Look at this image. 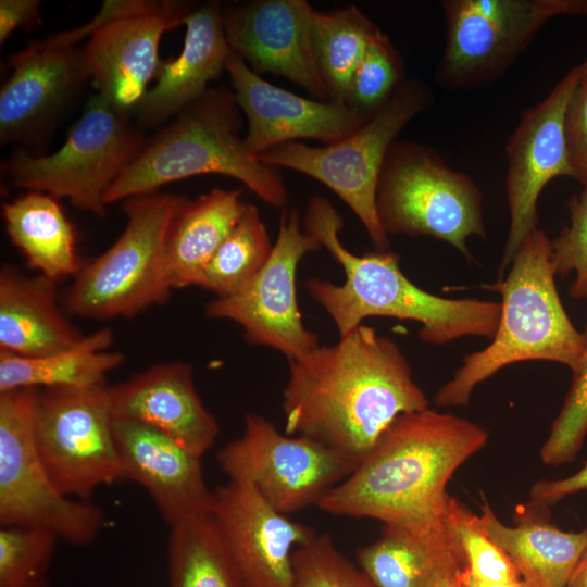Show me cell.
<instances>
[{
	"mask_svg": "<svg viewBox=\"0 0 587 587\" xmlns=\"http://www.w3.org/2000/svg\"><path fill=\"white\" fill-rule=\"evenodd\" d=\"M198 5L177 0H107L86 24L52 34L53 46L80 47L93 88L120 112L133 113L155 78L163 34Z\"/></svg>",
	"mask_w": 587,
	"mask_h": 587,
	"instance_id": "10",
	"label": "cell"
},
{
	"mask_svg": "<svg viewBox=\"0 0 587 587\" xmlns=\"http://www.w3.org/2000/svg\"><path fill=\"white\" fill-rule=\"evenodd\" d=\"M314 8L305 0H253L222 5L228 46L261 75L272 73L329 101L311 41Z\"/></svg>",
	"mask_w": 587,
	"mask_h": 587,
	"instance_id": "19",
	"label": "cell"
},
{
	"mask_svg": "<svg viewBox=\"0 0 587 587\" xmlns=\"http://www.w3.org/2000/svg\"><path fill=\"white\" fill-rule=\"evenodd\" d=\"M487 440L483 427L452 413L428 407L402 414L316 507L419 534L444 533L451 499L447 484Z\"/></svg>",
	"mask_w": 587,
	"mask_h": 587,
	"instance_id": "2",
	"label": "cell"
},
{
	"mask_svg": "<svg viewBox=\"0 0 587 587\" xmlns=\"http://www.w3.org/2000/svg\"><path fill=\"white\" fill-rule=\"evenodd\" d=\"M182 52L161 61L155 84L148 89L135 109V122L145 130L158 128L198 100L225 71L230 53L223 20L222 4L208 1L198 4L185 18Z\"/></svg>",
	"mask_w": 587,
	"mask_h": 587,
	"instance_id": "23",
	"label": "cell"
},
{
	"mask_svg": "<svg viewBox=\"0 0 587 587\" xmlns=\"http://www.w3.org/2000/svg\"><path fill=\"white\" fill-rule=\"evenodd\" d=\"M242 189L213 188L184 197L166 232L164 266L171 289L196 286L215 251L236 225L246 202Z\"/></svg>",
	"mask_w": 587,
	"mask_h": 587,
	"instance_id": "27",
	"label": "cell"
},
{
	"mask_svg": "<svg viewBox=\"0 0 587 587\" xmlns=\"http://www.w3.org/2000/svg\"><path fill=\"white\" fill-rule=\"evenodd\" d=\"M580 75L573 67L535 107L522 115L505 151V180L510 226L499 264L501 279L524 239L538 228V198L558 176L574 178L565 137V114Z\"/></svg>",
	"mask_w": 587,
	"mask_h": 587,
	"instance_id": "16",
	"label": "cell"
},
{
	"mask_svg": "<svg viewBox=\"0 0 587 587\" xmlns=\"http://www.w3.org/2000/svg\"><path fill=\"white\" fill-rule=\"evenodd\" d=\"M113 435L121 480L145 488L170 527L212 513L214 491L205 483L201 457L135 420L113 417Z\"/></svg>",
	"mask_w": 587,
	"mask_h": 587,
	"instance_id": "21",
	"label": "cell"
},
{
	"mask_svg": "<svg viewBox=\"0 0 587 587\" xmlns=\"http://www.w3.org/2000/svg\"><path fill=\"white\" fill-rule=\"evenodd\" d=\"M272 249L259 209L246 202L236 225L201 272L196 286L213 292L215 298L232 296L263 267Z\"/></svg>",
	"mask_w": 587,
	"mask_h": 587,
	"instance_id": "32",
	"label": "cell"
},
{
	"mask_svg": "<svg viewBox=\"0 0 587 587\" xmlns=\"http://www.w3.org/2000/svg\"><path fill=\"white\" fill-rule=\"evenodd\" d=\"M216 460L229 479L250 484L286 515L316 505L359 464L311 438L284 434L252 413L245 415L242 435L223 446Z\"/></svg>",
	"mask_w": 587,
	"mask_h": 587,
	"instance_id": "14",
	"label": "cell"
},
{
	"mask_svg": "<svg viewBox=\"0 0 587 587\" xmlns=\"http://www.w3.org/2000/svg\"><path fill=\"white\" fill-rule=\"evenodd\" d=\"M302 225L344 271L345 280L339 285L319 278L304 283L339 336L367 317L385 316L420 323L419 337L435 346L467 336L492 339L501 314L500 302L449 299L425 291L402 273L399 255L390 250L352 253L339 238L344 221L325 197L310 198Z\"/></svg>",
	"mask_w": 587,
	"mask_h": 587,
	"instance_id": "3",
	"label": "cell"
},
{
	"mask_svg": "<svg viewBox=\"0 0 587 587\" xmlns=\"http://www.w3.org/2000/svg\"><path fill=\"white\" fill-rule=\"evenodd\" d=\"M170 528V587H243L212 513Z\"/></svg>",
	"mask_w": 587,
	"mask_h": 587,
	"instance_id": "30",
	"label": "cell"
},
{
	"mask_svg": "<svg viewBox=\"0 0 587 587\" xmlns=\"http://www.w3.org/2000/svg\"><path fill=\"white\" fill-rule=\"evenodd\" d=\"M433 101L426 83L405 78L380 111L340 141L317 147L290 141L258 158L266 165L296 171L325 185L355 214L375 248L388 251L389 236L376 212L378 177L400 132Z\"/></svg>",
	"mask_w": 587,
	"mask_h": 587,
	"instance_id": "8",
	"label": "cell"
},
{
	"mask_svg": "<svg viewBox=\"0 0 587 587\" xmlns=\"http://www.w3.org/2000/svg\"><path fill=\"white\" fill-rule=\"evenodd\" d=\"M404 79L401 53L379 29L353 73L346 103L372 117L388 103Z\"/></svg>",
	"mask_w": 587,
	"mask_h": 587,
	"instance_id": "34",
	"label": "cell"
},
{
	"mask_svg": "<svg viewBox=\"0 0 587 587\" xmlns=\"http://www.w3.org/2000/svg\"><path fill=\"white\" fill-rule=\"evenodd\" d=\"M36 389L0 394V524L43 528L76 547L103 528V511L89 500L61 494L34 445Z\"/></svg>",
	"mask_w": 587,
	"mask_h": 587,
	"instance_id": "12",
	"label": "cell"
},
{
	"mask_svg": "<svg viewBox=\"0 0 587 587\" xmlns=\"http://www.w3.org/2000/svg\"><path fill=\"white\" fill-rule=\"evenodd\" d=\"M446 45L436 84L486 86L514 63L540 28L561 15H587V0H445Z\"/></svg>",
	"mask_w": 587,
	"mask_h": 587,
	"instance_id": "11",
	"label": "cell"
},
{
	"mask_svg": "<svg viewBox=\"0 0 587 587\" xmlns=\"http://www.w3.org/2000/svg\"><path fill=\"white\" fill-rule=\"evenodd\" d=\"M569 201L570 224L551 240V261L555 275L574 272L570 297L587 300V184Z\"/></svg>",
	"mask_w": 587,
	"mask_h": 587,
	"instance_id": "38",
	"label": "cell"
},
{
	"mask_svg": "<svg viewBox=\"0 0 587 587\" xmlns=\"http://www.w3.org/2000/svg\"><path fill=\"white\" fill-rule=\"evenodd\" d=\"M225 72L236 103L247 118L245 146L257 157L297 139L335 143L371 118L344 102L308 99L274 86L234 51L227 58Z\"/></svg>",
	"mask_w": 587,
	"mask_h": 587,
	"instance_id": "20",
	"label": "cell"
},
{
	"mask_svg": "<svg viewBox=\"0 0 587 587\" xmlns=\"http://www.w3.org/2000/svg\"><path fill=\"white\" fill-rule=\"evenodd\" d=\"M184 197L154 191L123 201L126 225L102 254L85 263L65 296L67 310L92 320L132 317L171 295L164 241Z\"/></svg>",
	"mask_w": 587,
	"mask_h": 587,
	"instance_id": "7",
	"label": "cell"
},
{
	"mask_svg": "<svg viewBox=\"0 0 587 587\" xmlns=\"http://www.w3.org/2000/svg\"><path fill=\"white\" fill-rule=\"evenodd\" d=\"M0 89V145H42L84 93L90 75L80 48L33 41L9 57Z\"/></svg>",
	"mask_w": 587,
	"mask_h": 587,
	"instance_id": "17",
	"label": "cell"
},
{
	"mask_svg": "<svg viewBox=\"0 0 587 587\" xmlns=\"http://www.w3.org/2000/svg\"><path fill=\"white\" fill-rule=\"evenodd\" d=\"M448 521L438 534L384 525L375 541L358 550L359 569L373 587H437L465 567L449 514Z\"/></svg>",
	"mask_w": 587,
	"mask_h": 587,
	"instance_id": "25",
	"label": "cell"
},
{
	"mask_svg": "<svg viewBox=\"0 0 587 587\" xmlns=\"http://www.w3.org/2000/svg\"><path fill=\"white\" fill-rule=\"evenodd\" d=\"M147 139L132 116L95 93L59 150L36 155L18 148L2 163L1 171L15 187L65 198L77 209L103 217L108 213L107 191L138 157Z\"/></svg>",
	"mask_w": 587,
	"mask_h": 587,
	"instance_id": "6",
	"label": "cell"
},
{
	"mask_svg": "<svg viewBox=\"0 0 587 587\" xmlns=\"http://www.w3.org/2000/svg\"><path fill=\"white\" fill-rule=\"evenodd\" d=\"M455 579H457V576H454L452 578L445 579L437 587H457Z\"/></svg>",
	"mask_w": 587,
	"mask_h": 587,
	"instance_id": "44",
	"label": "cell"
},
{
	"mask_svg": "<svg viewBox=\"0 0 587 587\" xmlns=\"http://www.w3.org/2000/svg\"><path fill=\"white\" fill-rule=\"evenodd\" d=\"M586 346L564 403L552 423L540 449V459L548 465L573 461L587 436V324L584 332Z\"/></svg>",
	"mask_w": 587,
	"mask_h": 587,
	"instance_id": "36",
	"label": "cell"
},
{
	"mask_svg": "<svg viewBox=\"0 0 587 587\" xmlns=\"http://www.w3.org/2000/svg\"><path fill=\"white\" fill-rule=\"evenodd\" d=\"M566 587H587V547L574 566Z\"/></svg>",
	"mask_w": 587,
	"mask_h": 587,
	"instance_id": "43",
	"label": "cell"
},
{
	"mask_svg": "<svg viewBox=\"0 0 587 587\" xmlns=\"http://www.w3.org/2000/svg\"><path fill=\"white\" fill-rule=\"evenodd\" d=\"M213 491L212 515L243 587H292L294 553L316 533L277 511L248 483L229 479Z\"/></svg>",
	"mask_w": 587,
	"mask_h": 587,
	"instance_id": "18",
	"label": "cell"
},
{
	"mask_svg": "<svg viewBox=\"0 0 587 587\" xmlns=\"http://www.w3.org/2000/svg\"><path fill=\"white\" fill-rule=\"evenodd\" d=\"M480 524L487 536L508 555L528 587H566L569 577L587 547V526L565 532L547 515L522 511L515 526H508L484 499Z\"/></svg>",
	"mask_w": 587,
	"mask_h": 587,
	"instance_id": "26",
	"label": "cell"
},
{
	"mask_svg": "<svg viewBox=\"0 0 587 587\" xmlns=\"http://www.w3.org/2000/svg\"><path fill=\"white\" fill-rule=\"evenodd\" d=\"M60 538L23 526L0 528V587H50L49 569Z\"/></svg>",
	"mask_w": 587,
	"mask_h": 587,
	"instance_id": "33",
	"label": "cell"
},
{
	"mask_svg": "<svg viewBox=\"0 0 587 587\" xmlns=\"http://www.w3.org/2000/svg\"><path fill=\"white\" fill-rule=\"evenodd\" d=\"M587 490V461L576 473L559 479H541L529 491L533 504L547 508L567 496Z\"/></svg>",
	"mask_w": 587,
	"mask_h": 587,
	"instance_id": "41",
	"label": "cell"
},
{
	"mask_svg": "<svg viewBox=\"0 0 587 587\" xmlns=\"http://www.w3.org/2000/svg\"><path fill=\"white\" fill-rule=\"evenodd\" d=\"M2 217L12 243L38 274L57 283L74 278L85 264L75 228L57 198L27 191L2 204Z\"/></svg>",
	"mask_w": 587,
	"mask_h": 587,
	"instance_id": "28",
	"label": "cell"
},
{
	"mask_svg": "<svg viewBox=\"0 0 587 587\" xmlns=\"http://www.w3.org/2000/svg\"><path fill=\"white\" fill-rule=\"evenodd\" d=\"M110 400L113 417L153 426L199 457L218 436V424L196 389L192 367L183 361L154 364L110 386Z\"/></svg>",
	"mask_w": 587,
	"mask_h": 587,
	"instance_id": "22",
	"label": "cell"
},
{
	"mask_svg": "<svg viewBox=\"0 0 587 587\" xmlns=\"http://www.w3.org/2000/svg\"><path fill=\"white\" fill-rule=\"evenodd\" d=\"M507 275L492 288L501 295V314L491 342L466 354L436 392L438 407H464L474 388L502 367L550 361L577 369L586 337L571 322L555 286L551 240L539 228L519 247Z\"/></svg>",
	"mask_w": 587,
	"mask_h": 587,
	"instance_id": "4",
	"label": "cell"
},
{
	"mask_svg": "<svg viewBox=\"0 0 587 587\" xmlns=\"http://www.w3.org/2000/svg\"><path fill=\"white\" fill-rule=\"evenodd\" d=\"M378 30L357 5L332 11L314 9L312 49L330 100L347 102L353 73Z\"/></svg>",
	"mask_w": 587,
	"mask_h": 587,
	"instance_id": "31",
	"label": "cell"
},
{
	"mask_svg": "<svg viewBox=\"0 0 587 587\" xmlns=\"http://www.w3.org/2000/svg\"><path fill=\"white\" fill-rule=\"evenodd\" d=\"M55 282L28 276L16 266L0 271V351L26 358L57 353L86 335L59 305Z\"/></svg>",
	"mask_w": 587,
	"mask_h": 587,
	"instance_id": "24",
	"label": "cell"
},
{
	"mask_svg": "<svg viewBox=\"0 0 587 587\" xmlns=\"http://www.w3.org/2000/svg\"><path fill=\"white\" fill-rule=\"evenodd\" d=\"M239 111L233 90L224 85L210 87L147 139L138 157L107 191V205L159 191L173 182L218 174L239 180L272 207H285L288 191L280 171L247 149L240 136Z\"/></svg>",
	"mask_w": 587,
	"mask_h": 587,
	"instance_id": "5",
	"label": "cell"
},
{
	"mask_svg": "<svg viewBox=\"0 0 587 587\" xmlns=\"http://www.w3.org/2000/svg\"><path fill=\"white\" fill-rule=\"evenodd\" d=\"M292 572V587H373L359 566L336 548L328 534H315L296 549Z\"/></svg>",
	"mask_w": 587,
	"mask_h": 587,
	"instance_id": "37",
	"label": "cell"
},
{
	"mask_svg": "<svg viewBox=\"0 0 587 587\" xmlns=\"http://www.w3.org/2000/svg\"><path fill=\"white\" fill-rule=\"evenodd\" d=\"M428 407L400 347L364 324L289 360L282 402L286 434L359 462L400 415Z\"/></svg>",
	"mask_w": 587,
	"mask_h": 587,
	"instance_id": "1",
	"label": "cell"
},
{
	"mask_svg": "<svg viewBox=\"0 0 587 587\" xmlns=\"http://www.w3.org/2000/svg\"><path fill=\"white\" fill-rule=\"evenodd\" d=\"M482 204L474 180L433 148L412 140L392 142L376 188L377 217L388 236L434 237L472 260L467 238H486Z\"/></svg>",
	"mask_w": 587,
	"mask_h": 587,
	"instance_id": "9",
	"label": "cell"
},
{
	"mask_svg": "<svg viewBox=\"0 0 587 587\" xmlns=\"http://www.w3.org/2000/svg\"><path fill=\"white\" fill-rule=\"evenodd\" d=\"M110 328L86 335L66 350L36 358L0 351V394L15 389H79L105 384L107 374L120 366L124 354L108 351Z\"/></svg>",
	"mask_w": 587,
	"mask_h": 587,
	"instance_id": "29",
	"label": "cell"
},
{
	"mask_svg": "<svg viewBox=\"0 0 587 587\" xmlns=\"http://www.w3.org/2000/svg\"><path fill=\"white\" fill-rule=\"evenodd\" d=\"M39 0L0 1V45L17 28L33 30L42 24Z\"/></svg>",
	"mask_w": 587,
	"mask_h": 587,
	"instance_id": "40",
	"label": "cell"
},
{
	"mask_svg": "<svg viewBox=\"0 0 587 587\" xmlns=\"http://www.w3.org/2000/svg\"><path fill=\"white\" fill-rule=\"evenodd\" d=\"M457 587H528L524 580L516 583H492V582H482L471 577L464 569L457 575Z\"/></svg>",
	"mask_w": 587,
	"mask_h": 587,
	"instance_id": "42",
	"label": "cell"
},
{
	"mask_svg": "<svg viewBox=\"0 0 587 587\" xmlns=\"http://www.w3.org/2000/svg\"><path fill=\"white\" fill-rule=\"evenodd\" d=\"M320 249L321 243L304 230L298 210L285 209L263 267L238 292L211 300L205 314L236 323L248 342L277 350L288 361L309 353L319 346V337L303 324L296 276L302 258Z\"/></svg>",
	"mask_w": 587,
	"mask_h": 587,
	"instance_id": "15",
	"label": "cell"
},
{
	"mask_svg": "<svg viewBox=\"0 0 587 587\" xmlns=\"http://www.w3.org/2000/svg\"><path fill=\"white\" fill-rule=\"evenodd\" d=\"M449 520L464 555V571L471 577L502 584L523 580L508 555L487 536L479 515L453 497L449 503Z\"/></svg>",
	"mask_w": 587,
	"mask_h": 587,
	"instance_id": "35",
	"label": "cell"
},
{
	"mask_svg": "<svg viewBox=\"0 0 587 587\" xmlns=\"http://www.w3.org/2000/svg\"><path fill=\"white\" fill-rule=\"evenodd\" d=\"M565 114V137L574 179L587 184V60Z\"/></svg>",
	"mask_w": 587,
	"mask_h": 587,
	"instance_id": "39",
	"label": "cell"
},
{
	"mask_svg": "<svg viewBox=\"0 0 587 587\" xmlns=\"http://www.w3.org/2000/svg\"><path fill=\"white\" fill-rule=\"evenodd\" d=\"M33 437L47 474L66 497L89 500L100 486L121 480L107 384L36 389Z\"/></svg>",
	"mask_w": 587,
	"mask_h": 587,
	"instance_id": "13",
	"label": "cell"
}]
</instances>
